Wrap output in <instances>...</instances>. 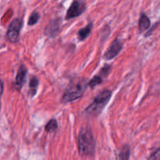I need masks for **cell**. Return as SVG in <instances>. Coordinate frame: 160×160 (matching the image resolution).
I'll return each instance as SVG.
<instances>
[{
	"mask_svg": "<svg viewBox=\"0 0 160 160\" xmlns=\"http://www.w3.org/2000/svg\"><path fill=\"white\" fill-rule=\"evenodd\" d=\"M85 3L83 2L74 1L73 2H72L70 8L67 10V15H66V19L67 20H70L71 18H74V17H78V16L83 13V12L85 10Z\"/></svg>",
	"mask_w": 160,
	"mask_h": 160,
	"instance_id": "5",
	"label": "cell"
},
{
	"mask_svg": "<svg viewBox=\"0 0 160 160\" xmlns=\"http://www.w3.org/2000/svg\"><path fill=\"white\" fill-rule=\"evenodd\" d=\"M102 81V79L99 76H95L89 81L88 85L90 86L91 88H95L96 85L101 84Z\"/></svg>",
	"mask_w": 160,
	"mask_h": 160,
	"instance_id": "13",
	"label": "cell"
},
{
	"mask_svg": "<svg viewBox=\"0 0 160 160\" xmlns=\"http://www.w3.org/2000/svg\"><path fill=\"white\" fill-rule=\"evenodd\" d=\"M122 48H123V44L118 39H116L115 41H113L110 47L108 48L106 52L105 53L104 58L106 59H108V60L113 59L115 56H117L119 54Z\"/></svg>",
	"mask_w": 160,
	"mask_h": 160,
	"instance_id": "6",
	"label": "cell"
},
{
	"mask_svg": "<svg viewBox=\"0 0 160 160\" xmlns=\"http://www.w3.org/2000/svg\"><path fill=\"white\" fill-rule=\"evenodd\" d=\"M130 157V149L128 145L123 146L120 153V159L121 160H128Z\"/></svg>",
	"mask_w": 160,
	"mask_h": 160,
	"instance_id": "11",
	"label": "cell"
},
{
	"mask_svg": "<svg viewBox=\"0 0 160 160\" xmlns=\"http://www.w3.org/2000/svg\"><path fill=\"white\" fill-rule=\"evenodd\" d=\"M111 70V67L109 65H106L104 67H102V69L101 70L99 73L100 78H105V77H107V75L109 74V71Z\"/></svg>",
	"mask_w": 160,
	"mask_h": 160,
	"instance_id": "14",
	"label": "cell"
},
{
	"mask_svg": "<svg viewBox=\"0 0 160 160\" xmlns=\"http://www.w3.org/2000/svg\"><path fill=\"white\" fill-rule=\"evenodd\" d=\"M111 95H112V93L109 90H105L102 92L95 98L93 102L85 109V113L92 117L98 116V114L101 113L105 106L109 102Z\"/></svg>",
	"mask_w": 160,
	"mask_h": 160,
	"instance_id": "3",
	"label": "cell"
},
{
	"mask_svg": "<svg viewBox=\"0 0 160 160\" xmlns=\"http://www.w3.org/2000/svg\"><path fill=\"white\" fill-rule=\"evenodd\" d=\"M0 106H1V105H0Z\"/></svg>",
	"mask_w": 160,
	"mask_h": 160,
	"instance_id": "18",
	"label": "cell"
},
{
	"mask_svg": "<svg viewBox=\"0 0 160 160\" xmlns=\"http://www.w3.org/2000/svg\"><path fill=\"white\" fill-rule=\"evenodd\" d=\"M58 128V124H57V121H56L55 119H52V120H50L48 123L45 126V131L47 132H54L57 130Z\"/></svg>",
	"mask_w": 160,
	"mask_h": 160,
	"instance_id": "10",
	"label": "cell"
},
{
	"mask_svg": "<svg viewBox=\"0 0 160 160\" xmlns=\"http://www.w3.org/2000/svg\"><path fill=\"white\" fill-rule=\"evenodd\" d=\"M39 18H40V15L38 12H33L31 13V15L29 17V20H28V25L30 26H32V25L35 24L38 21Z\"/></svg>",
	"mask_w": 160,
	"mask_h": 160,
	"instance_id": "12",
	"label": "cell"
},
{
	"mask_svg": "<svg viewBox=\"0 0 160 160\" xmlns=\"http://www.w3.org/2000/svg\"><path fill=\"white\" fill-rule=\"evenodd\" d=\"M22 28V20L20 19H14L9 24L8 28L7 36L8 39L11 42H18L19 37H20V31Z\"/></svg>",
	"mask_w": 160,
	"mask_h": 160,
	"instance_id": "4",
	"label": "cell"
},
{
	"mask_svg": "<svg viewBox=\"0 0 160 160\" xmlns=\"http://www.w3.org/2000/svg\"><path fill=\"white\" fill-rule=\"evenodd\" d=\"M3 92V84L2 82V81H0V96L2 95Z\"/></svg>",
	"mask_w": 160,
	"mask_h": 160,
	"instance_id": "17",
	"label": "cell"
},
{
	"mask_svg": "<svg viewBox=\"0 0 160 160\" xmlns=\"http://www.w3.org/2000/svg\"><path fill=\"white\" fill-rule=\"evenodd\" d=\"M86 81L83 78H78L76 81H72L62 95V102H70L82 96L86 89Z\"/></svg>",
	"mask_w": 160,
	"mask_h": 160,
	"instance_id": "2",
	"label": "cell"
},
{
	"mask_svg": "<svg viewBox=\"0 0 160 160\" xmlns=\"http://www.w3.org/2000/svg\"><path fill=\"white\" fill-rule=\"evenodd\" d=\"M150 24H151V22H150L149 18L147 17L146 14L142 13V15H141L138 23L139 30H140L141 32H143V31H146V30L150 27Z\"/></svg>",
	"mask_w": 160,
	"mask_h": 160,
	"instance_id": "8",
	"label": "cell"
},
{
	"mask_svg": "<svg viewBox=\"0 0 160 160\" xmlns=\"http://www.w3.org/2000/svg\"><path fill=\"white\" fill-rule=\"evenodd\" d=\"M148 160H160V148H158L154 153H152Z\"/></svg>",
	"mask_w": 160,
	"mask_h": 160,
	"instance_id": "16",
	"label": "cell"
},
{
	"mask_svg": "<svg viewBox=\"0 0 160 160\" xmlns=\"http://www.w3.org/2000/svg\"><path fill=\"white\" fill-rule=\"evenodd\" d=\"M29 85H30V88H31V89H33V90H34V92L35 93L36 89H37L38 85V78H31Z\"/></svg>",
	"mask_w": 160,
	"mask_h": 160,
	"instance_id": "15",
	"label": "cell"
},
{
	"mask_svg": "<svg viewBox=\"0 0 160 160\" xmlns=\"http://www.w3.org/2000/svg\"><path fill=\"white\" fill-rule=\"evenodd\" d=\"M92 23H89L87 27H85V28L80 30V31H78V39H79L80 41H84V39H85L90 34L91 31H92Z\"/></svg>",
	"mask_w": 160,
	"mask_h": 160,
	"instance_id": "9",
	"label": "cell"
},
{
	"mask_svg": "<svg viewBox=\"0 0 160 160\" xmlns=\"http://www.w3.org/2000/svg\"><path fill=\"white\" fill-rule=\"evenodd\" d=\"M27 73H28V70L25 67V66L21 65L19 68L18 72H17V77H16V88L18 89H20L23 86V83H24L25 78H26Z\"/></svg>",
	"mask_w": 160,
	"mask_h": 160,
	"instance_id": "7",
	"label": "cell"
},
{
	"mask_svg": "<svg viewBox=\"0 0 160 160\" xmlns=\"http://www.w3.org/2000/svg\"><path fill=\"white\" fill-rule=\"evenodd\" d=\"M79 152L82 156H90L95 152V142L93 134L88 128H83L78 137Z\"/></svg>",
	"mask_w": 160,
	"mask_h": 160,
	"instance_id": "1",
	"label": "cell"
}]
</instances>
